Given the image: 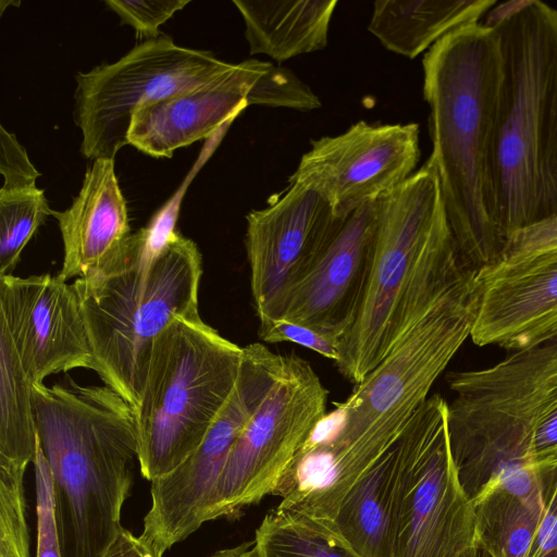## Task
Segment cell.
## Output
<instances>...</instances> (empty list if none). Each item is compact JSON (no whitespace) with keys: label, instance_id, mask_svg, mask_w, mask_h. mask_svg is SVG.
<instances>
[{"label":"cell","instance_id":"cell-17","mask_svg":"<svg viewBox=\"0 0 557 557\" xmlns=\"http://www.w3.org/2000/svg\"><path fill=\"white\" fill-rule=\"evenodd\" d=\"M379 200L343 216L309 274L290 292L280 319L337 342L351 326L370 276Z\"/></svg>","mask_w":557,"mask_h":557},{"label":"cell","instance_id":"cell-29","mask_svg":"<svg viewBox=\"0 0 557 557\" xmlns=\"http://www.w3.org/2000/svg\"><path fill=\"white\" fill-rule=\"evenodd\" d=\"M37 553L36 557H62L52 476L39 437L35 459Z\"/></svg>","mask_w":557,"mask_h":557},{"label":"cell","instance_id":"cell-33","mask_svg":"<svg viewBox=\"0 0 557 557\" xmlns=\"http://www.w3.org/2000/svg\"><path fill=\"white\" fill-rule=\"evenodd\" d=\"M557 552V462L543 476V511L530 557Z\"/></svg>","mask_w":557,"mask_h":557},{"label":"cell","instance_id":"cell-12","mask_svg":"<svg viewBox=\"0 0 557 557\" xmlns=\"http://www.w3.org/2000/svg\"><path fill=\"white\" fill-rule=\"evenodd\" d=\"M283 363L284 355L262 344L243 347L234 389L201 444L174 470L151 481V507L140 535L161 557L209 521L232 447L276 382Z\"/></svg>","mask_w":557,"mask_h":557},{"label":"cell","instance_id":"cell-36","mask_svg":"<svg viewBox=\"0 0 557 557\" xmlns=\"http://www.w3.org/2000/svg\"><path fill=\"white\" fill-rule=\"evenodd\" d=\"M210 557H259L256 549L253 540L242 543L237 546L224 548L215 552Z\"/></svg>","mask_w":557,"mask_h":557},{"label":"cell","instance_id":"cell-7","mask_svg":"<svg viewBox=\"0 0 557 557\" xmlns=\"http://www.w3.org/2000/svg\"><path fill=\"white\" fill-rule=\"evenodd\" d=\"M202 257L174 231L166 243L147 225L132 233L76 292L94 371L134 409L154 339L177 317L199 311Z\"/></svg>","mask_w":557,"mask_h":557},{"label":"cell","instance_id":"cell-6","mask_svg":"<svg viewBox=\"0 0 557 557\" xmlns=\"http://www.w3.org/2000/svg\"><path fill=\"white\" fill-rule=\"evenodd\" d=\"M450 451L474 503L503 487L530 485L537 466L557 459V334L482 370L449 372Z\"/></svg>","mask_w":557,"mask_h":557},{"label":"cell","instance_id":"cell-11","mask_svg":"<svg viewBox=\"0 0 557 557\" xmlns=\"http://www.w3.org/2000/svg\"><path fill=\"white\" fill-rule=\"evenodd\" d=\"M228 65L209 51L184 48L159 36L114 63L78 73L75 122L83 134L82 153L92 160L114 159L128 145L137 110L203 84Z\"/></svg>","mask_w":557,"mask_h":557},{"label":"cell","instance_id":"cell-24","mask_svg":"<svg viewBox=\"0 0 557 557\" xmlns=\"http://www.w3.org/2000/svg\"><path fill=\"white\" fill-rule=\"evenodd\" d=\"M476 543L491 557H530L542 510L502 487L474 503Z\"/></svg>","mask_w":557,"mask_h":557},{"label":"cell","instance_id":"cell-18","mask_svg":"<svg viewBox=\"0 0 557 557\" xmlns=\"http://www.w3.org/2000/svg\"><path fill=\"white\" fill-rule=\"evenodd\" d=\"M267 63H230L203 84L141 107L132 119L128 144L151 157L171 158L176 149L208 137L248 107V94Z\"/></svg>","mask_w":557,"mask_h":557},{"label":"cell","instance_id":"cell-19","mask_svg":"<svg viewBox=\"0 0 557 557\" xmlns=\"http://www.w3.org/2000/svg\"><path fill=\"white\" fill-rule=\"evenodd\" d=\"M51 215L58 220L64 250L57 275L66 282L96 271L132 234L114 159L94 160L72 205Z\"/></svg>","mask_w":557,"mask_h":557},{"label":"cell","instance_id":"cell-8","mask_svg":"<svg viewBox=\"0 0 557 557\" xmlns=\"http://www.w3.org/2000/svg\"><path fill=\"white\" fill-rule=\"evenodd\" d=\"M242 357L243 347L199 311L177 317L154 339L135 408L145 479L168 474L201 444L234 389Z\"/></svg>","mask_w":557,"mask_h":557},{"label":"cell","instance_id":"cell-20","mask_svg":"<svg viewBox=\"0 0 557 557\" xmlns=\"http://www.w3.org/2000/svg\"><path fill=\"white\" fill-rule=\"evenodd\" d=\"M245 23L250 54H265L281 63L323 50L336 0H234Z\"/></svg>","mask_w":557,"mask_h":557},{"label":"cell","instance_id":"cell-5","mask_svg":"<svg viewBox=\"0 0 557 557\" xmlns=\"http://www.w3.org/2000/svg\"><path fill=\"white\" fill-rule=\"evenodd\" d=\"M474 269L458 250L428 159L379 199L370 276L356 318L338 342V371L354 384L361 382L407 329Z\"/></svg>","mask_w":557,"mask_h":557},{"label":"cell","instance_id":"cell-22","mask_svg":"<svg viewBox=\"0 0 557 557\" xmlns=\"http://www.w3.org/2000/svg\"><path fill=\"white\" fill-rule=\"evenodd\" d=\"M400 470L398 441L352 485L332 525L362 557H392V520Z\"/></svg>","mask_w":557,"mask_h":557},{"label":"cell","instance_id":"cell-23","mask_svg":"<svg viewBox=\"0 0 557 557\" xmlns=\"http://www.w3.org/2000/svg\"><path fill=\"white\" fill-rule=\"evenodd\" d=\"M13 342L0 325V462L27 467L37 453L38 431L32 395Z\"/></svg>","mask_w":557,"mask_h":557},{"label":"cell","instance_id":"cell-3","mask_svg":"<svg viewBox=\"0 0 557 557\" xmlns=\"http://www.w3.org/2000/svg\"><path fill=\"white\" fill-rule=\"evenodd\" d=\"M503 57L493 162L497 228L507 242L557 216V9L539 0L494 5Z\"/></svg>","mask_w":557,"mask_h":557},{"label":"cell","instance_id":"cell-34","mask_svg":"<svg viewBox=\"0 0 557 557\" xmlns=\"http://www.w3.org/2000/svg\"><path fill=\"white\" fill-rule=\"evenodd\" d=\"M554 246H557V216L513 233L503 258Z\"/></svg>","mask_w":557,"mask_h":557},{"label":"cell","instance_id":"cell-10","mask_svg":"<svg viewBox=\"0 0 557 557\" xmlns=\"http://www.w3.org/2000/svg\"><path fill=\"white\" fill-rule=\"evenodd\" d=\"M329 392L304 358L282 371L236 440L219 478L208 520L237 519L273 495L301 446L326 416Z\"/></svg>","mask_w":557,"mask_h":557},{"label":"cell","instance_id":"cell-31","mask_svg":"<svg viewBox=\"0 0 557 557\" xmlns=\"http://www.w3.org/2000/svg\"><path fill=\"white\" fill-rule=\"evenodd\" d=\"M259 337L265 343L289 342L335 361L339 359L337 342L319 332L285 319H271L259 323Z\"/></svg>","mask_w":557,"mask_h":557},{"label":"cell","instance_id":"cell-32","mask_svg":"<svg viewBox=\"0 0 557 557\" xmlns=\"http://www.w3.org/2000/svg\"><path fill=\"white\" fill-rule=\"evenodd\" d=\"M0 173L4 178L0 191L4 193L35 188L40 175L15 135L3 126L0 127Z\"/></svg>","mask_w":557,"mask_h":557},{"label":"cell","instance_id":"cell-28","mask_svg":"<svg viewBox=\"0 0 557 557\" xmlns=\"http://www.w3.org/2000/svg\"><path fill=\"white\" fill-rule=\"evenodd\" d=\"M265 106L310 111L321 107L319 97L295 73L267 63L247 97V106Z\"/></svg>","mask_w":557,"mask_h":557},{"label":"cell","instance_id":"cell-27","mask_svg":"<svg viewBox=\"0 0 557 557\" xmlns=\"http://www.w3.org/2000/svg\"><path fill=\"white\" fill-rule=\"evenodd\" d=\"M25 466L0 462V557H30Z\"/></svg>","mask_w":557,"mask_h":557},{"label":"cell","instance_id":"cell-26","mask_svg":"<svg viewBox=\"0 0 557 557\" xmlns=\"http://www.w3.org/2000/svg\"><path fill=\"white\" fill-rule=\"evenodd\" d=\"M51 212L42 189L0 191V277L12 275L24 247Z\"/></svg>","mask_w":557,"mask_h":557},{"label":"cell","instance_id":"cell-37","mask_svg":"<svg viewBox=\"0 0 557 557\" xmlns=\"http://www.w3.org/2000/svg\"><path fill=\"white\" fill-rule=\"evenodd\" d=\"M459 557H491V555L480 545H475L462 553Z\"/></svg>","mask_w":557,"mask_h":557},{"label":"cell","instance_id":"cell-35","mask_svg":"<svg viewBox=\"0 0 557 557\" xmlns=\"http://www.w3.org/2000/svg\"><path fill=\"white\" fill-rule=\"evenodd\" d=\"M103 557H161L141 535L121 528Z\"/></svg>","mask_w":557,"mask_h":557},{"label":"cell","instance_id":"cell-1","mask_svg":"<svg viewBox=\"0 0 557 557\" xmlns=\"http://www.w3.org/2000/svg\"><path fill=\"white\" fill-rule=\"evenodd\" d=\"M481 295L480 270L474 269L411 324L349 397L326 413L274 492L282 509L333 522L348 491L398 441L471 336Z\"/></svg>","mask_w":557,"mask_h":557},{"label":"cell","instance_id":"cell-30","mask_svg":"<svg viewBox=\"0 0 557 557\" xmlns=\"http://www.w3.org/2000/svg\"><path fill=\"white\" fill-rule=\"evenodd\" d=\"M104 2L120 16L122 23L131 25L137 34L150 39L159 37V26L189 3L188 0H106Z\"/></svg>","mask_w":557,"mask_h":557},{"label":"cell","instance_id":"cell-16","mask_svg":"<svg viewBox=\"0 0 557 557\" xmlns=\"http://www.w3.org/2000/svg\"><path fill=\"white\" fill-rule=\"evenodd\" d=\"M480 278L475 345L518 351L557 334V246L505 257Z\"/></svg>","mask_w":557,"mask_h":557},{"label":"cell","instance_id":"cell-9","mask_svg":"<svg viewBox=\"0 0 557 557\" xmlns=\"http://www.w3.org/2000/svg\"><path fill=\"white\" fill-rule=\"evenodd\" d=\"M447 406L430 396L399 437L392 557H459L478 545L474 505L450 451Z\"/></svg>","mask_w":557,"mask_h":557},{"label":"cell","instance_id":"cell-2","mask_svg":"<svg viewBox=\"0 0 557 557\" xmlns=\"http://www.w3.org/2000/svg\"><path fill=\"white\" fill-rule=\"evenodd\" d=\"M422 65L433 146L429 160L458 250L482 270L498 262L506 248L496 224L493 190L503 79L498 33L480 22L461 26L436 41Z\"/></svg>","mask_w":557,"mask_h":557},{"label":"cell","instance_id":"cell-13","mask_svg":"<svg viewBox=\"0 0 557 557\" xmlns=\"http://www.w3.org/2000/svg\"><path fill=\"white\" fill-rule=\"evenodd\" d=\"M419 158L418 124L358 121L339 135L312 140L288 182L315 191L343 218L398 188Z\"/></svg>","mask_w":557,"mask_h":557},{"label":"cell","instance_id":"cell-25","mask_svg":"<svg viewBox=\"0 0 557 557\" xmlns=\"http://www.w3.org/2000/svg\"><path fill=\"white\" fill-rule=\"evenodd\" d=\"M259 557H362L331 523L275 509L255 532Z\"/></svg>","mask_w":557,"mask_h":557},{"label":"cell","instance_id":"cell-4","mask_svg":"<svg viewBox=\"0 0 557 557\" xmlns=\"http://www.w3.org/2000/svg\"><path fill=\"white\" fill-rule=\"evenodd\" d=\"M38 437L48 460L62 557H103L122 528L138 443L135 409L111 387L71 377L33 384Z\"/></svg>","mask_w":557,"mask_h":557},{"label":"cell","instance_id":"cell-14","mask_svg":"<svg viewBox=\"0 0 557 557\" xmlns=\"http://www.w3.org/2000/svg\"><path fill=\"white\" fill-rule=\"evenodd\" d=\"M343 218L299 184L247 216L245 247L253 307L260 322L280 319L290 292L309 274Z\"/></svg>","mask_w":557,"mask_h":557},{"label":"cell","instance_id":"cell-21","mask_svg":"<svg viewBox=\"0 0 557 557\" xmlns=\"http://www.w3.org/2000/svg\"><path fill=\"white\" fill-rule=\"evenodd\" d=\"M494 0H377L369 32L389 51L408 59L448 33L478 23Z\"/></svg>","mask_w":557,"mask_h":557},{"label":"cell","instance_id":"cell-15","mask_svg":"<svg viewBox=\"0 0 557 557\" xmlns=\"http://www.w3.org/2000/svg\"><path fill=\"white\" fill-rule=\"evenodd\" d=\"M0 325L33 384L76 368L94 371L76 292L58 275L1 276Z\"/></svg>","mask_w":557,"mask_h":557}]
</instances>
